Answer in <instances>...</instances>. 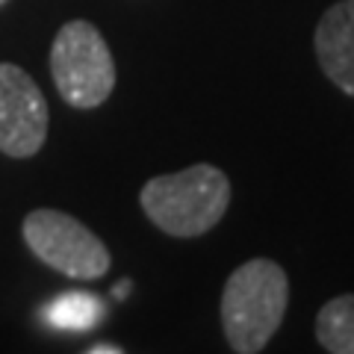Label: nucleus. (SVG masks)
<instances>
[{
    "instance_id": "9d476101",
    "label": "nucleus",
    "mask_w": 354,
    "mask_h": 354,
    "mask_svg": "<svg viewBox=\"0 0 354 354\" xmlns=\"http://www.w3.org/2000/svg\"><path fill=\"white\" fill-rule=\"evenodd\" d=\"M127 290H130V283H127V281H121V283H115V290H113V292H115V298H124Z\"/></svg>"
},
{
    "instance_id": "9b49d317",
    "label": "nucleus",
    "mask_w": 354,
    "mask_h": 354,
    "mask_svg": "<svg viewBox=\"0 0 354 354\" xmlns=\"http://www.w3.org/2000/svg\"><path fill=\"white\" fill-rule=\"evenodd\" d=\"M3 3H6V0H0V6H3Z\"/></svg>"
},
{
    "instance_id": "0eeeda50",
    "label": "nucleus",
    "mask_w": 354,
    "mask_h": 354,
    "mask_svg": "<svg viewBox=\"0 0 354 354\" xmlns=\"http://www.w3.org/2000/svg\"><path fill=\"white\" fill-rule=\"evenodd\" d=\"M316 337L330 354H354V292L330 298L319 310Z\"/></svg>"
},
{
    "instance_id": "f257e3e1",
    "label": "nucleus",
    "mask_w": 354,
    "mask_h": 354,
    "mask_svg": "<svg viewBox=\"0 0 354 354\" xmlns=\"http://www.w3.org/2000/svg\"><path fill=\"white\" fill-rule=\"evenodd\" d=\"M290 307V278L274 260H248L230 274L221 292V328L236 354L269 346Z\"/></svg>"
},
{
    "instance_id": "7ed1b4c3",
    "label": "nucleus",
    "mask_w": 354,
    "mask_h": 354,
    "mask_svg": "<svg viewBox=\"0 0 354 354\" xmlns=\"http://www.w3.org/2000/svg\"><path fill=\"white\" fill-rule=\"evenodd\" d=\"M50 74L68 106H101L115 88V59L101 30L88 21L62 24L50 44Z\"/></svg>"
},
{
    "instance_id": "20e7f679",
    "label": "nucleus",
    "mask_w": 354,
    "mask_h": 354,
    "mask_svg": "<svg viewBox=\"0 0 354 354\" xmlns=\"http://www.w3.org/2000/svg\"><path fill=\"white\" fill-rule=\"evenodd\" d=\"M27 248L50 266L77 281H95L109 272V251L83 221L59 209H32L21 225Z\"/></svg>"
},
{
    "instance_id": "1a4fd4ad",
    "label": "nucleus",
    "mask_w": 354,
    "mask_h": 354,
    "mask_svg": "<svg viewBox=\"0 0 354 354\" xmlns=\"http://www.w3.org/2000/svg\"><path fill=\"white\" fill-rule=\"evenodd\" d=\"M121 351H124L121 346H92L88 348V354H121Z\"/></svg>"
},
{
    "instance_id": "f03ea898",
    "label": "nucleus",
    "mask_w": 354,
    "mask_h": 354,
    "mask_svg": "<svg viewBox=\"0 0 354 354\" xmlns=\"http://www.w3.org/2000/svg\"><path fill=\"white\" fill-rule=\"evenodd\" d=\"M139 204L162 234L192 239L221 221L230 204V180L216 165L198 162L183 171L151 177L139 192Z\"/></svg>"
},
{
    "instance_id": "6e6552de",
    "label": "nucleus",
    "mask_w": 354,
    "mask_h": 354,
    "mask_svg": "<svg viewBox=\"0 0 354 354\" xmlns=\"http://www.w3.org/2000/svg\"><path fill=\"white\" fill-rule=\"evenodd\" d=\"M48 322L65 330H86L104 316V304L92 292H65L48 310Z\"/></svg>"
},
{
    "instance_id": "39448f33",
    "label": "nucleus",
    "mask_w": 354,
    "mask_h": 354,
    "mask_svg": "<svg viewBox=\"0 0 354 354\" xmlns=\"http://www.w3.org/2000/svg\"><path fill=\"white\" fill-rule=\"evenodd\" d=\"M48 101L39 83L15 62H0V151L27 160L48 139Z\"/></svg>"
},
{
    "instance_id": "423d86ee",
    "label": "nucleus",
    "mask_w": 354,
    "mask_h": 354,
    "mask_svg": "<svg viewBox=\"0 0 354 354\" xmlns=\"http://www.w3.org/2000/svg\"><path fill=\"white\" fill-rule=\"evenodd\" d=\"M313 44L325 77L354 97V0H339L319 18Z\"/></svg>"
}]
</instances>
